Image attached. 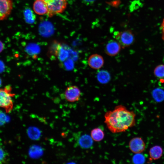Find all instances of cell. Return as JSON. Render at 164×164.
I'll list each match as a JSON object with an SVG mask.
<instances>
[{
	"label": "cell",
	"mask_w": 164,
	"mask_h": 164,
	"mask_svg": "<svg viewBox=\"0 0 164 164\" xmlns=\"http://www.w3.org/2000/svg\"><path fill=\"white\" fill-rule=\"evenodd\" d=\"M161 29L162 32V38L164 41V19L163 20L161 24Z\"/></svg>",
	"instance_id": "obj_24"
},
{
	"label": "cell",
	"mask_w": 164,
	"mask_h": 164,
	"mask_svg": "<svg viewBox=\"0 0 164 164\" xmlns=\"http://www.w3.org/2000/svg\"><path fill=\"white\" fill-rule=\"evenodd\" d=\"M33 9L35 12L39 15L47 14L48 12L46 5L43 0H36L33 3Z\"/></svg>",
	"instance_id": "obj_11"
},
{
	"label": "cell",
	"mask_w": 164,
	"mask_h": 164,
	"mask_svg": "<svg viewBox=\"0 0 164 164\" xmlns=\"http://www.w3.org/2000/svg\"><path fill=\"white\" fill-rule=\"evenodd\" d=\"M104 60L103 57L97 54L91 55L88 60V63L90 67L95 70L101 68L104 64Z\"/></svg>",
	"instance_id": "obj_9"
},
{
	"label": "cell",
	"mask_w": 164,
	"mask_h": 164,
	"mask_svg": "<svg viewBox=\"0 0 164 164\" xmlns=\"http://www.w3.org/2000/svg\"><path fill=\"white\" fill-rule=\"evenodd\" d=\"M91 136L94 141L98 142L103 139L104 136V133L101 128H96L91 131Z\"/></svg>",
	"instance_id": "obj_14"
},
{
	"label": "cell",
	"mask_w": 164,
	"mask_h": 164,
	"mask_svg": "<svg viewBox=\"0 0 164 164\" xmlns=\"http://www.w3.org/2000/svg\"><path fill=\"white\" fill-rule=\"evenodd\" d=\"M13 8L12 0H0V20L6 19Z\"/></svg>",
	"instance_id": "obj_7"
},
{
	"label": "cell",
	"mask_w": 164,
	"mask_h": 164,
	"mask_svg": "<svg viewBox=\"0 0 164 164\" xmlns=\"http://www.w3.org/2000/svg\"><path fill=\"white\" fill-rule=\"evenodd\" d=\"M81 2L86 5H90L93 4L96 0H80Z\"/></svg>",
	"instance_id": "obj_23"
},
{
	"label": "cell",
	"mask_w": 164,
	"mask_h": 164,
	"mask_svg": "<svg viewBox=\"0 0 164 164\" xmlns=\"http://www.w3.org/2000/svg\"><path fill=\"white\" fill-rule=\"evenodd\" d=\"M8 152L3 147L0 146V164L6 163L9 162Z\"/></svg>",
	"instance_id": "obj_20"
},
{
	"label": "cell",
	"mask_w": 164,
	"mask_h": 164,
	"mask_svg": "<svg viewBox=\"0 0 164 164\" xmlns=\"http://www.w3.org/2000/svg\"><path fill=\"white\" fill-rule=\"evenodd\" d=\"M129 147L132 152L135 154L140 153L145 150V144L141 138L134 137L129 142Z\"/></svg>",
	"instance_id": "obj_6"
},
{
	"label": "cell",
	"mask_w": 164,
	"mask_h": 164,
	"mask_svg": "<svg viewBox=\"0 0 164 164\" xmlns=\"http://www.w3.org/2000/svg\"><path fill=\"white\" fill-rule=\"evenodd\" d=\"M141 153L135 154L133 156L132 160L134 163L143 164L144 163L145 161V157Z\"/></svg>",
	"instance_id": "obj_22"
},
{
	"label": "cell",
	"mask_w": 164,
	"mask_h": 164,
	"mask_svg": "<svg viewBox=\"0 0 164 164\" xmlns=\"http://www.w3.org/2000/svg\"><path fill=\"white\" fill-rule=\"evenodd\" d=\"M43 152L41 147L37 145H33L29 149V153L31 157L36 159L41 156Z\"/></svg>",
	"instance_id": "obj_15"
},
{
	"label": "cell",
	"mask_w": 164,
	"mask_h": 164,
	"mask_svg": "<svg viewBox=\"0 0 164 164\" xmlns=\"http://www.w3.org/2000/svg\"><path fill=\"white\" fill-rule=\"evenodd\" d=\"M3 45L2 43L0 41V50L2 48Z\"/></svg>",
	"instance_id": "obj_25"
},
{
	"label": "cell",
	"mask_w": 164,
	"mask_h": 164,
	"mask_svg": "<svg viewBox=\"0 0 164 164\" xmlns=\"http://www.w3.org/2000/svg\"><path fill=\"white\" fill-rule=\"evenodd\" d=\"M154 99L157 102H161L164 100V91L160 88H156L152 92Z\"/></svg>",
	"instance_id": "obj_17"
},
{
	"label": "cell",
	"mask_w": 164,
	"mask_h": 164,
	"mask_svg": "<svg viewBox=\"0 0 164 164\" xmlns=\"http://www.w3.org/2000/svg\"><path fill=\"white\" fill-rule=\"evenodd\" d=\"M47 6L48 16L51 17L59 13H63L66 9L67 0H43Z\"/></svg>",
	"instance_id": "obj_3"
},
{
	"label": "cell",
	"mask_w": 164,
	"mask_h": 164,
	"mask_svg": "<svg viewBox=\"0 0 164 164\" xmlns=\"http://www.w3.org/2000/svg\"><path fill=\"white\" fill-rule=\"evenodd\" d=\"M12 91V87L9 85L0 89V108H4L7 113L10 112L13 107L12 97L15 94Z\"/></svg>",
	"instance_id": "obj_2"
},
{
	"label": "cell",
	"mask_w": 164,
	"mask_h": 164,
	"mask_svg": "<svg viewBox=\"0 0 164 164\" xmlns=\"http://www.w3.org/2000/svg\"><path fill=\"white\" fill-rule=\"evenodd\" d=\"M93 140L91 136L87 134L82 135L78 140V143L83 149H87L91 147L93 145Z\"/></svg>",
	"instance_id": "obj_12"
},
{
	"label": "cell",
	"mask_w": 164,
	"mask_h": 164,
	"mask_svg": "<svg viewBox=\"0 0 164 164\" xmlns=\"http://www.w3.org/2000/svg\"><path fill=\"white\" fill-rule=\"evenodd\" d=\"M163 153V150L161 146L155 145L151 148L149 154L152 160H155L160 158Z\"/></svg>",
	"instance_id": "obj_13"
},
{
	"label": "cell",
	"mask_w": 164,
	"mask_h": 164,
	"mask_svg": "<svg viewBox=\"0 0 164 164\" xmlns=\"http://www.w3.org/2000/svg\"><path fill=\"white\" fill-rule=\"evenodd\" d=\"M121 46L117 41L111 39L108 41L105 48V52L108 56H114L120 52Z\"/></svg>",
	"instance_id": "obj_8"
},
{
	"label": "cell",
	"mask_w": 164,
	"mask_h": 164,
	"mask_svg": "<svg viewBox=\"0 0 164 164\" xmlns=\"http://www.w3.org/2000/svg\"><path fill=\"white\" fill-rule=\"evenodd\" d=\"M81 93L77 86H70L66 89L64 93L66 99L70 102H75L79 100Z\"/></svg>",
	"instance_id": "obj_5"
},
{
	"label": "cell",
	"mask_w": 164,
	"mask_h": 164,
	"mask_svg": "<svg viewBox=\"0 0 164 164\" xmlns=\"http://www.w3.org/2000/svg\"><path fill=\"white\" fill-rule=\"evenodd\" d=\"M62 47V43L56 40L53 41L49 47L47 51L48 56L50 57H58Z\"/></svg>",
	"instance_id": "obj_10"
},
{
	"label": "cell",
	"mask_w": 164,
	"mask_h": 164,
	"mask_svg": "<svg viewBox=\"0 0 164 164\" xmlns=\"http://www.w3.org/2000/svg\"><path fill=\"white\" fill-rule=\"evenodd\" d=\"M28 134L29 137L32 139L36 140L39 139L41 135L40 130L34 127H30L28 129Z\"/></svg>",
	"instance_id": "obj_16"
},
{
	"label": "cell",
	"mask_w": 164,
	"mask_h": 164,
	"mask_svg": "<svg viewBox=\"0 0 164 164\" xmlns=\"http://www.w3.org/2000/svg\"><path fill=\"white\" fill-rule=\"evenodd\" d=\"M24 13L25 20L27 23L31 24L35 22V17L31 9H26Z\"/></svg>",
	"instance_id": "obj_19"
},
{
	"label": "cell",
	"mask_w": 164,
	"mask_h": 164,
	"mask_svg": "<svg viewBox=\"0 0 164 164\" xmlns=\"http://www.w3.org/2000/svg\"><path fill=\"white\" fill-rule=\"evenodd\" d=\"M154 73L158 78H164V64H160L156 66L154 69Z\"/></svg>",
	"instance_id": "obj_21"
},
{
	"label": "cell",
	"mask_w": 164,
	"mask_h": 164,
	"mask_svg": "<svg viewBox=\"0 0 164 164\" xmlns=\"http://www.w3.org/2000/svg\"><path fill=\"white\" fill-rule=\"evenodd\" d=\"M135 116L133 111L120 105L116 106L113 110L105 113L104 122L112 133L123 132L135 125Z\"/></svg>",
	"instance_id": "obj_1"
},
{
	"label": "cell",
	"mask_w": 164,
	"mask_h": 164,
	"mask_svg": "<svg viewBox=\"0 0 164 164\" xmlns=\"http://www.w3.org/2000/svg\"><path fill=\"white\" fill-rule=\"evenodd\" d=\"M98 80L102 83H106L110 79V75L106 71L103 70L100 71L97 75Z\"/></svg>",
	"instance_id": "obj_18"
},
{
	"label": "cell",
	"mask_w": 164,
	"mask_h": 164,
	"mask_svg": "<svg viewBox=\"0 0 164 164\" xmlns=\"http://www.w3.org/2000/svg\"><path fill=\"white\" fill-rule=\"evenodd\" d=\"M114 35L116 40L123 48L130 46L135 40L134 35L132 31L129 29L115 32Z\"/></svg>",
	"instance_id": "obj_4"
}]
</instances>
